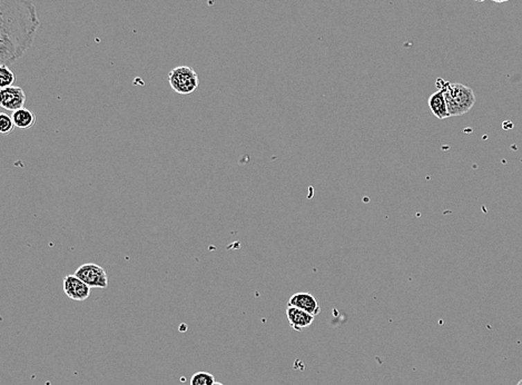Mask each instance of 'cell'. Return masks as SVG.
I'll use <instances>...</instances> for the list:
<instances>
[{"label": "cell", "mask_w": 522, "mask_h": 385, "mask_svg": "<svg viewBox=\"0 0 522 385\" xmlns=\"http://www.w3.org/2000/svg\"><path fill=\"white\" fill-rule=\"evenodd\" d=\"M214 385H223V384H222V383L216 382L215 384Z\"/></svg>", "instance_id": "2e32d148"}, {"label": "cell", "mask_w": 522, "mask_h": 385, "mask_svg": "<svg viewBox=\"0 0 522 385\" xmlns=\"http://www.w3.org/2000/svg\"><path fill=\"white\" fill-rule=\"evenodd\" d=\"M168 82L179 95H190L199 88V75L192 67L179 66L170 71Z\"/></svg>", "instance_id": "3957f363"}, {"label": "cell", "mask_w": 522, "mask_h": 385, "mask_svg": "<svg viewBox=\"0 0 522 385\" xmlns=\"http://www.w3.org/2000/svg\"><path fill=\"white\" fill-rule=\"evenodd\" d=\"M15 80H16V76L9 69V66H0V87H10V86L14 85Z\"/></svg>", "instance_id": "7c38bea8"}, {"label": "cell", "mask_w": 522, "mask_h": 385, "mask_svg": "<svg viewBox=\"0 0 522 385\" xmlns=\"http://www.w3.org/2000/svg\"><path fill=\"white\" fill-rule=\"evenodd\" d=\"M437 87L444 93L450 116L465 115L476 104V95L469 86L459 82L451 84L443 80H438Z\"/></svg>", "instance_id": "7a4b0ae2"}, {"label": "cell", "mask_w": 522, "mask_h": 385, "mask_svg": "<svg viewBox=\"0 0 522 385\" xmlns=\"http://www.w3.org/2000/svg\"><path fill=\"white\" fill-rule=\"evenodd\" d=\"M287 306H294L298 309L303 310L309 314H312L313 316H316L321 312V307H320V304H318L316 298L312 294L305 292L296 293V294L292 295L289 300Z\"/></svg>", "instance_id": "ba28073f"}, {"label": "cell", "mask_w": 522, "mask_h": 385, "mask_svg": "<svg viewBox=\"0 0 522 385\" xmlns=\"http://www.w3.org/2000/svg\"><path fill=\"white\" fill-rule=\"evenodd\" d=\"M12 120H14L15 126L19 129H29L34 126L36 116L32 111L24 107L12 113Z\"/></svg>", "instance_id": "30bf717a"}, {"label": "cell", "mask_w": 522, "mask_h": 385, "mask_svg": "<svg viewBox=\"0 0 522 385\" xmlns=\"http://www.w3.org/2000/svg\"><path fill=\"white\" fill-rule=\"evenodd\" d=\"M429 108L430 111L433 114L434 116L438 119H446L449 118L450 114H449L448 106H447L446 97L444 93L440 89H438V91L432 93L430 98L428 100Z\"/></svg>", "instance_id": "9c48e42d"}, {"label": "cell", "mask_w": 522, "mask_h": 385, "mask_svg": "<svg viewBox=\"0 0 522 385\" xmlns=\"http://www.w3.org/2000/svg\"><path fill=\"white\" fill-rule=\"evenodd\" d=\"M516 385H522V379H521V381H520V382H519V383H518V384H516Z\"/></svg>", "instance_id": "e0dca14e"}, {"label": "cell", "mask_w": 522, "mask_h": 385, "mask_svg": "<svg viewBox=\"0 0 522 385\" xmlns=\"http://www.w3.org/2000/svg\"><path fill=\"white\" fill-rule=\"evenodd\" d=\"M474 1H478V3H483L485 0H474Z\"/></svg>", "instance_id": "9a60e30c"}, {"label": "cell", "mask_w": 522, "mask_h": 385, "mask_svg": "<svg viewBox=\"0 0 522 385\" xmlns=\"http://www.w3.org/2000/svg\"><path fill=\"white\" fill-rule=\"evenodd\" d=\"M287 322L293 330L300 332L307 329L314 322L315 316L309 314L303 310L298 309L294 306H287Z\"/></svg>", "instance_id": "52a82bcc"}, {"label": "cell", "mask_w": 522, "mask_h": 385, "mask_svg": "<svg viewBox=\"0 0 522 385\" xmlns=\"http://www.w3.org/2000/svg\"><path fill=\"white\" fill-rule=\"evenodd\" d=\"M40 23L32 0H0V62L10 66L32 47Z\"/></svg>", "instance_id": "6da1fadb"}, {"label": "cell", "mask_w": 522, "mask_h": 385, "mask_svg": "<svg viewBox=\"0 0 522 385\" xmlns=\"http://www.w3.org/2000/svg\"><path fill=\"white\" fill-rule=\"evenodd\" d=\"M492 1H494V3H507V1H509V0H492Z\"/></svg>", "instance_id": "5bb4252c"}, {"label": "cell", "mask_w": 522, "mask_h": 385, "mask_svg": "<svg viewBox=\"0 0 522 385\" xmlns=\"http://www.w3.org/2000/svg\"><path fill=\"white\" fill-rule=\"evenodd\" d=\"M91 286L82 282L76 275H67L64 278V292L73 301H85L91 295Z\"/></svg>", "instance_id": "8992f818"}, {"label": "cell", "mask_w": 522, "mask_h": 385, "mask_svg": "<svg viewBox=\"0 0 522 385\" xmlns=\"http://www.w3.org/2000/svg\"><path fill=\"white\" fill-rule=\"evenodd\" d=\"M15 127L16 126H15L12 117H9L7 114L0 115V133L3 134V135H9L14 132Z\"/></svg>", "instance_id": "4fadbf2b"}, {"label": "cell", "mask_w": 522, "mask_h": 385, "mask_svg": "<svg viewBox=\"0 0 522 385\" xmlns=\"http://www.w3.org/2000/svg\"><path fill=\"white\" fill-rule=\"evenodd\" d=\"M77 278L85 282L91 287L107 289L108 276L105 269L94 263L84 264L78 267L75 272Z\"/></svg>", "instance_id": "277c9868"}, {"label": "cell", "mask_w": 522, "mask_h": 385, "mask_svg": "<svg viewBox=\"0 0 522 385\" xmlns=\"http://www.w3.org/2000/svg\"><path fill=\"white\" fill-rule=\"evenodd\" d=\"M26 104V93L18 86L1 88L0 106L7 111H16L24 108Z\"/></svg>", "instance_id": "5b68a950"}, {"label": "cell", "mask_w": 522, "mask_h": 385, "mask_svg": "<svg viewBox=\"0 0 522 385\" xmlns=\"http://www.w3.org/2000/svg\"><path fill=\"white\" fill-rule=\"evenodd\" d=\"M215 383L213 374L205 371L197 372L190 379V385H214Z\"/></svg>", "instance_id": "8fae6325"}]
</instances>
